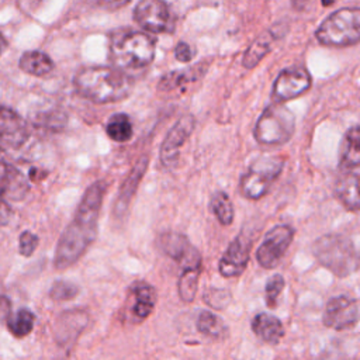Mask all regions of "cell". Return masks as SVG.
Returning a JSON list of instances; mask_svg holds the SVG:
<instances>
[{
    "label": "cell",
    "mask_w": 360,
    "mask_h": 360,
    "mask_svg": "<svg viewBox=\"0 0 360 360\" xmlns=\"http://www.w3.org/2000/svg\"><path fill=\"white\" fill-rule=\"evenodd\" d=\"M107 184L97 180L84 191L73 219L62 232L53 256V264L62 270L76 263L98 233V218Z\"/></svg>",
    "instance_id": "obj_1"
},
{
    "label": "cell",
    "mask_w": 360,
    "mask_h": 360,
    "mask_svg": "<svg viewBox=\"0 0 360 360\" xmlns=\"http://www.w3.org/2000/svg\"><path fill=\"white\" fill-rule=\"evenodd\" d=\"M73 86L82 97L96 104H108L127 98L134 82L118 68L87 66L75 75Z\"/></svg>",
    "instance_id": "obj_2"
},
{
    "label": "cell",
    "mask_w": 360,
    "mask_h": 360,
    "mask_svg": "<svg viewBox=\"0 0 360 360\" xmlns=\"http://www.w3.org/2000/svg\"><path fill=\"white\" fill-rule=\"evenodd\" d=\"M155 52V39L146 32L118 30L110 35V58L118 68H146L152 63Z\"/></svg>",
    "instance_id": "obj_3"
},
{
    "label": "cell",
    "mask_w": 360,
    "mask_h": 360,
    "mask_svg": "<svg viewBox=\"0 0 360 360\" xmlns=\"http://www.w3.org/2000/svg\"><path fill=\"white\" fill-rule=\"evenodd\" d=\"M315 259L338 277H346L359 269V255L353 240L340 233H326L312 245Z\"/></svg>",
    "instance_id": "obj_4"
},
{
    "label": "cell",
    "mask_w": 360,
    "mask_h": 360,
    "mask_svg": "<svg viewBox=\"0 0 360 360\" xmlns=\"http://www.w3.org/2000/svg\"><path fill=\"white\" fill-rule=\"evenodd\" d=\"M316 39L326 46H352L360 39V8L343 7L329 14L315 31Z\"/></svg>",
    "instance_id": "obj_5"
},
{
    "label": "cell",
    "mask_w": 360,
    "mask_h": 360,
    "mask_svg": "<svg viewBox=\"0 0 360 360\" xmlns=\"http://www.w3.org/2000/svg\"><path fill=\"white\" fill-rule=\"evenodd\" d=\"M295 129V118L283 103L269 104L255 125V139L260 145H283L291 139Z\"/></svg>",
    "instance_id": "obj_6"
},
{
    "label": "cell",
    "mask_w": 360,
    "mask_h": 360,
    "mask_svg": "<svg viewBox=\"0 0 360 360\" xmlns=\"http://www.w3.org/2000/svg\"><path fill=\"white\" fill-rule=\"evenodd\" d=\"M283 159L277 156H260L255 159L240 179V194L249 200L262 198L283 172Z\"/></svg>",
    "instance_id": "obj_7"
},
{
    "label": "cell",
    "mask_w": 360,
    "mask_h": 360,
    "mask_svg": "<svg viewBox=\"0 0 360 360\" xmlns=\"http://www.w3.org/2000/svg\"><path fill=\"white\" fill-rule=\"evenodd\" d=\"M294 239V229L287 224L271 228L256 250V260L264 269H274Z\"/></svg>",
    "instance_id": "obj_8"
},
{
    "label": "cell",
    "mask_w": 360,
    "mask_h": 360,
    "mask_svg": "<svg viewBox=\"0 0 360 360\" xmlns=\"http://www.w3.org/2000/svg\"><path fill=\"white\" fill-rule=\"evenodd\" d=\"M132 15L145 31L162 34L173 30L170 8L165 1L142 0L135 6Z\"/></svg>",
    "instance_id": "obj_9"
},
{
    "label": "cell",
    "mask_w": 360,
    "mask_h": 360,
    "mask_svg": "<svg viewBox=\"0 0 360 360\" xmlns=\"http://www.w3.org/2000/svg\"><path fill=\"white\" fill-rule=\"evenodd\" d=\"M312 79L309 72L302 66H290L283 69L273 83V98L283 103L295 98L308 91Z\"/></svg>",
    "instance_id": "obj_10"
},
{
    "label": "cell",
    "mask_w": 360,
    "mask_h": 360,
    "mask_svg": "<svg viewBox=\"0 0 360 360\" xmlns=\"http://www.w3.org/2000/svg\"><path fill=\"white\" fill-rule=\"evenodd\" d=\"M195 125L193 115L186 114L180 117L176 124L169 129L160 146V162L166 169H173L180 158V149L191 135Z\"/></svg>",
    "instance_id": "obj_11"
},
{
    "label": "cell",
    "mask_w": 360,
    "mask_h": 360,
    "mask_svg": "<svg viewBox=\"0 0 360 360\" xmlns=\"http://www.w3.org/2000/svg\"><path fill=\"white\" fill-rule=\"evenodd\" d=\"M359 319V305L353 297H332L323 309V325L335 330H346L353 328Z\"/></svg>",
    "instance_id": "obj_12"
},
{
    "label": "cell",
    "mask_w": 360,
    "mask_h": 360,
    "mask_svg": "<svg viewBox=\"0 0 360 360\" xmlns=\"http://www.w3.org/2000/svg\"><path fill=\"white\" fill-rule=\"evenodd\" d=\"M159 249L177 262L183 269L187 267H201V255L200 252L190 243V240L177 232H166L162 233L158 239Z\"/></svg>",
    "instance_id": "obj_13"
},
{
    "label": "cell",
    "mask_w": 360,
    "mask_h": 360,
    "mask_svg": "<svg viewBox=\"0 0 360 360\" xmlns=\"http://www.w3.org/2000/svg\"><path fill=\"white\" fill-rule=\"evenodd\" d=\"M250 239L248 235H238L226 248L224 255L219 259L218 269L224 277H236L240 276L248 263L250 252Z\"/></svg>",
    "instance_id": "obj_14"
},
{
    "label": "cell",
    "mask_w": 360,
    "mask_h": 360,
    "mask_svg": "<svg viewBox=\"0 0 360 360\" xmlns=\"http://www.w3.org/2000/svg\"><path fill=\"white\" fill-rule=\"evenodd\" d=\"M30 138V129L25 120L14 110L0 105V145L7 148H20Z\"/></svg>",
    "instance_id": "obj_15"
},
{
    "label": "cell",
    "mask_w": 360,
    "mask_h": 360,
    "mask_svg": "<svg viewBox=\"0 0 360 360\" xmlns=\"http://www.w3.org/2000/svg\"><path fill=\"white\" fill-rule=\"evenodd\" d=\"M30 190L25 176L13 165L0 160V198L7 201L22 200Z\"/></svg>",
    "instance_id": "obj_16"
},
{
    "label": "cell",
    "mask_w": 360,
    "mask_h": 360,
    "mask_svg": "<svg viewBox=\"0 0 360 360\" xmlns=\"http://www.w3.org/2000/svg\"><path fill=\"white\" fill-rule=\"evenodd\" d=\"M285 31H283L281 24L273 25L270 30L259 35L246 49L243 58H242V65L246 69H253L271 49L273 44L280 39L284 35Z\"/></svg>",
    "instance_id": "obj_17"
},
{
    "label": "cell",
    "mask_w": 360,
    "mask_h": 360,
    "mask_svg": "<svg viewBox=\"0 0 360 360\" xmlns=\"http://www.w3.org/2000/svg\"><path fill=\"white\" fill-rule=\"evenodd\" d=\"M148 163H149L148 156H142L135 163V166L132 167V170L129 172L127 179L124 180V183H122V186L118 191L115 205H114V212L117 215H122L127 211V208H128V205H129V202H131V200H132V197H134V194L138 188V184L141 183V180H142V177L146 172Z\"/></svg>",
    "instance_id": "obj_18"
},
{
    "label": "cell",
    "mask_w": 360,
    "mask_h": 360,
    "mask_svg": "<svg viewBox=\"0 0 360 360\" xmlns=\"http://www.w3.org/2000/svg\"><path fill=\"white\" fill-rule=\"evenodd\" d=\"M131 312L136 319L148 318L156 304V291L146 281H135L129 290Z\"/></svg>",
    "instance_id": "obj_19"
},
{
    "label": "cell",
    "mask_w": 360,
    "mask_h": 360,
    "mask_svg": "<svg viewBox=\"0 0 360 360\" xmlns=\"http://www.w3.org/2000/svg\"><path fill=\"white\" fill-rule=\"evenodd\" d=\"M335 195L349 211H359V170L340 172L335 183Z\"/></svg>",
    "instance_id": "obj_20"
},
{
    "label": "cell",
    "mask_w": 360,
    "mask_h": 360,
    "mask_svg": "<svg viewBox=\"0 0 360 360\" xmlns=\"http://www.w3.org/2000/svg\"><path fill=\"white\" fill-rule=\"evenodd\" d=\"M359 163H360V131H359V125L356 124L347 129L342 141L339 169L340 172L359 170Z\"/></svg>",
    "instance_id": "obj_21"
},
{
    "label": "cell",
    "mask_w": 360,
    "mask_h": 360,
    "mask_svg": "<svg viewBox=\"0 0 360 360\" xmlns=\"http://www.w3.org/2000/svg\"><path fill=\"white\" fill-rule=\"evenodd\" d=\"M207 66L204 63H197L184 70H173L166 73L158 83L160 91H173L177 89H184L187 84L197 82L204 76Z\"/></svg>",
    "instance_id": "obj_22"
},
{
    "label": "cell",
    "mask_w": 360,
    "mask_h": 360,
    "mask_svg": "<svg viewBox=\"0 0 360 360\" xmlns=\"http://www.w3.org/2000/svg\"><path fill=\"white\" fill-rule=\"evenodd\" d=\"M252 329L257 338L271 345L278 343L284 336V328L281 321L267 312H260L253 318Z\"/></svg>",
    "instance_id": "obj_23"
},
{
    "label": "cell",
    "mask_w": 360,
    "mask_h": 360,
    "mask_svg": "<svg viewBox=\"0 0 360 360\" xmlns=\"http://www.w3.org/2000/svg\"><path fill=\"white\" fill-rule=\"evenodd\" d=\"M20 69L32 76H45L53 70V60L41 51H27L20 58Z\"/></svg>",
    "instance_id": "obj_24"
},
{
    "label": "cell",
    "mask_w": 360,
    "mask_h": 360,
    "mask_svg": "<svg viewBox=\"0 0 360 360\" xmlns=\"http://www.w3.org/2000/svg\"><path fill=\"white\" fill-rule=\"evenodd\" d=\"M107 135L115 142H127L134 135V127L131 118L125 112H117L111 115L105 125Z\"/></svg>",
    "instance_id": "obj_25"
},
{
    "label": "cell",
    "mask_w": 360,
    "mask_h": 360,
    "mask_svg": "<svg viewBox=\"0 0 360 360\" xmlns=\"http://www.w3.org/2000/svg\"><path fill=\"white\" fill-rule=\"evenodd\" d=\"M197 329L212 339H224L228 335V328L224 321L211 311H201L198 314Z\"/></svg>",
    "instance_id": "obj_26"
},
{
    "label": "cell",
    "mask_w": 360,
    "mask_h": 360,
    "mask_svg": "<svg viewBox=\"0 0 360 360\" xmlns=\"http://www.w3.org/2000/svg\"><path fill=\"white\" fill-rule=\"evenodd\" d=\"M201 273V267H187L181 270L179 277L177 290L179 297L183 302H191L195 298L197 288H198V277Z\"/></svg>",
    "instance_id": "obj_27"
},
{
    "label": "cell",
    "mask_w": 360,
    "mask_h": 360,
    "mask_svg": "<svg viewBox=\"0 0 360 360\" xmlns=\"http://www.w3.org/2000/svg\"><path fill=\"white\" fill-rule=\"evenodd\" d=\"M210 208L222 225H231L233 221V205L225 191H215L210 200Z\"/></svg>",
    "instance_id": "obj_28"
},
{
    "label": "cell",
    "mask_w": 360,
    "mask_h": 360,
    "mask_svg": "<svg viewBox=\"0 0 360 360\" xmlns=\"http://www.w3.org/2000/svg\"><path fill=\"white\" fill-rule=\"evenodd\" d=\"M34 321H35L34 314L27 308H21L15 314H13V315L10 314V316L7 318L6 322H7L8 330L14 336L22 338V336H27L32 330Z\"/></svg>",
    "instance_id": "obj_29"
},
{
    "label": "cell",
    "mask_w": 360,
    "mask_h": 360,
    "mask_svg": "<svg viewBox=\"0 0 360 360\" xmlns=\"http://www.w3.org/2000/svg\"><path fill=\"white\" fill-rule=\"evenodd\" d=\"M284 277L281 274H273L267 283H266V288H264V297H266V304L270 308H274L277 305V300L284 288Z\"/></svg>",
    "instance_id": "obj_30"
},
{
    "label": "cell",
    "mask_w": 360,
    "mask_h": 360,
    "mask_svg": "<svg viewBox=\"0 0 360 360\" xmlns=\"http://www.w3.org/2000/svg\"><path fill=\"white\" fill-rule=\"evenodd\" d=\"M77 292H79V288L73 283L58 280L52 284L49 290V297L55 301H68L75 298Z\"/></svg>",
    "instance_id": "obj_31"
},
{
    "label": "cell",
    "mask_w": 360,
    "mask_h": 360,
    "mask_svg": "<svg viewBox=\"0 0 360 360\" xmlns=\"http://www.w3.org/2000/svg\"><path fill=\"white\" fill-rule=\"evenodd\" d=\"M37 125H41L44 128L58 131L65 127L66 124V115L62 111H45L37 115Z\"/></svg>",
    "instance_id": "obj_32"
},
{
    "label": "cell",
    "mask_w": 360,
    "mask_h": 360,
    "mask_svg": "<svg viewBox=\"0 0 360 360\" xmlns=\"http://www.w3.org/2000/svg\"><path fill=\"white\" fill-rule=\"evenodd\" d=\"M204 300L205 302L210 305V307H214V308H224L229 300H231V295L228 291L225 290H218V288H211V290H207V292L204 294Z\"/></svg>",
    "instance_id": "obj_33"
},
{
    "label": "cell",
    "mask_w": 360,
    "mask_h": 360,
    "mask_svg": "<svg viewBox=\"0 0 360 360\" xmlns=\"http://www.w3.org/2000/svg\"><path fill=\"white\" fill-rule=\"evenodd\" d=\"M38 236L30 231H24L18 239V250L22 256H31L38 246Z\"/></svg>",
    "instance_id": "obj_34"
},
{
    "label": "cell",
    "mask_w": 360,
    "mask_h": 360,
    "mask_svg": "<svg viewBox=\"0 0 360 360\" xmlns=\"http://www.w3.org/2000/svg\"><path fill=\"white\" fill-rule=\"evenodd\" d=\"M194 55H195V48H193L190 44L184 41H180L174 48V56L179 62L187 63L194 58Z\"/></svg>",
    "instance_id": "obj_35"
},
{
    "label": "cell",
    "mask_w": 360,
    "mask_h": 360,
    "mask_svg": "<svg viewBox=\"0 0 360 360\" xmlns=\"http://www.w3.org/2000/svg\"><path fill=\"white\" fill-rule=\"evenodd\" d=\"M10 219H11V208L4 200L0 198V226L7 225Z\"/></svg>",
    "instance_id": "obj_36"
},
{
    "label": "cell",
    "mask_w": 360,
    "mask_h": 360,
    "mask_svg": "<svg viewBox=\"0 0 360 360\" xmlns=\"http://www.w3.org/2000/svg\"><path fill=\"white\" fill-rule=\"evenodd\" d=\"M10 301L7 297L4 295H0V319H6L10 316Z\"/></svg>",
    "instance_id": "obj_37"
},
{
    "label": "cell",
    "mask_w": 360,
    "mask_h": 360,
    "mask_svg": "<svg viewBox=\"0 0 360 360\" xmlns=\"http://www.w3.org/2000/svg\"><path fill=\"white\" fill-rule=\"evenodd\" d=\"M6 46H7V41H6V38L3 37V34H1V31H0V56H1V53L4 52Z\"/></svg>",
    "instance_id": "obj_38"
},
{
    "label": "cell",
    "mask_w": 360,
    "mask_h": 360,
    "mask_svg": "<svg viewBox=\"0 0 360 360\" xmlns=\"http://www.w3.org/2000/svg\"><path fill=\"white\" fill-rule=\"evenodd\" d=\"M1 152H3V146L0 145V155H1ZM0 160H1V159H0Z\"/></svg>",
    "instance_id": "obj_39"
}]
</instances>
